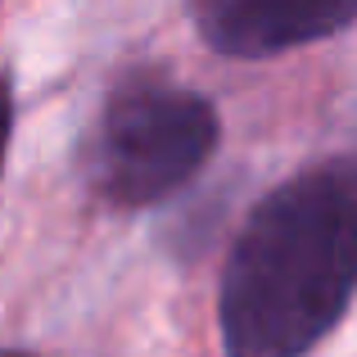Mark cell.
<instances>
[{
    "label": "cell",
    "mask_w": 357,
    "mask_h": 357,
    "mask_svg": "<svg viewBox=\"0 0 357 357\" xmlns=\"http://www.w3.org/2000/svg\"><path fill=\"white\" fill-rule=\"evenodd\" d=\"M357 298V154L267 190L244 218L218 285L227 357H307Z\"/></svg>",
    "instance_id": "1"
},
{
    "label": "cell",
    "mask_w": 357,
    "mask_h": 357,
    "mask_svg": "<svg viewBox=\"0 0 357 357\" xmlns=\"http://www.w3.org/2000/svg\"><path fill=\"white\" fill-rule=\"evenodd\" d=\"M204 45L231 59H271L326 41L357 18V0H195Z\"/></svg>",
    "instance_id": "3"
},
{
    "label": "cell",
    "mask_w": 357,
    "mask_h": 357,
    "mask_svg": "<svg viewBox=\"0 0 357 357\" xmlns=\"http://www.w3.org/2000/svg\"><path fill=\"white\" fill-rule=\"evenodd\" d=\"M218 109L204 96L158 73H131L100 114L86 176L114 208H149L195 181L218 149Z\"/></svg>",
    "instance_id": "2"
},
{
    "label": "cell",
    "mask_w": 357,
    "mask_h": 357,
    "mask_svg": "<svg viewBox=\"0 0 357 357\" xmlns=\"http://www.w3.org/2000/svg\"><path fill=\"white\" fill-rule=\"evenodd\" d=\"M5 357H32V353H5Z\"/></svg>",
    "instance_id": "4"
}]
</instances>
